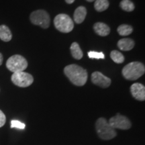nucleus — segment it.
<instances>
[{
    "instance_id": "20",
    "label": "nucleus",
    "mask_w": 145,
    "mask_h": 145,
    "mask_svg": "<svg viewBox=\"0 0 145 145\" xmlns=\"http://www.w3.org/2000/svg\"><path fill=\"white\" fill-rule=\"evenodd\" d=\"M88 56L90 59H104L105 58V55L103 52H96V51H89L88 52Z\"/></svg>"
},
{
    "instance_id": "13",
    "label": "nucleus",
    "mask_w": 145,
    "mask_h": 145,
    "mask_svg": "<svg viewBox=\"0 0 145 145\" xmlns=\"http://www.w3.org/2000/svg\"><path fill=\"white\" fill-rule=\"evenodd\" d=\"M87 16V10L85 7L79 6L74 12L73 19L75 23L81 24L86 19Z\"/></svg>"
},
{
    "instance_id": "1",
    "label": "nucleus",
    "mask_w": 145,
    "mask_h": 145,
    "mask_svg": "<svg viewBox=\"0 0 145 145\" xmlns=\"http://www.w3.org/2000/svg\"><path fill=\"white\" fill-rule=\"evenodd\" d=\"M65 75L72 84L77 86H83L88 81L87 71L77 65H69L64 69Z\"/></svg>"
},
{
    "instance_id": "15",
    "label": "nucleus",
    "mask_w": 145,
    "mask_h": 145,
    "mask_svg": "<svg viewBox=\"0 0 145 145\" xmlns=\"http://www.w3.org/2000/svg\"><path fill=\"white\" fill-rule=\"evenodd\" d=\"M71 52L72 57L77 60L81 59L83 56L82 50L81 49L79 44L75 42H72L71 44Z\"/></svg>"
},
{
    "instance_id": "23",
    "label": "nucleus",
    "mask_w": 145,
    "mask_h": 145,
    "mask_svg": "<svg viewBox=\"0 0 145 145\" xmlns=\"http://www.w3.org/2000/svg\"><path fill=\"white\" fill-rule=\"evenodd\" d=\"M2 63H3V55L0 52V66L2 65Z\"/></svg>"
},
{
    "instance_id": "4",
    "label": "nucleus",
    "mask_w": 145,
    "mask_h": 145,
    "mask_svg": "<svg viewBox=\"0 0 145 145\" xmlns=\"http://www.w3.org/2000/svg\"><path fill=\"white\" fill-rule=\"evenodd\" d=\"M54 25L59 31L63 33H69L74 28L72 20L65 14H58L54 19Z\"/></svg>"
},
{
    "instance_id": "14",
    "label": "nucleus",
    "mask_w": 145,
    "mask_h": 145,
    "mask_svg": "<svg viewBox=\"0 0 145 145\" xmlns=\"http://www.w3.org/2000/svg\"><path fill=\"white\" fill-rule=\"evenodd\" d=\"M12 39V34L10 28L5 25L0 26V39L4 42H9Z\"/></svg>"
},
{
    "instance_id": "5",
    "label": "nucleus",
    "mask_w": 145,
    "mask_h": 145,
    "mask_svg": "<svg viewBox=\"0 0 145 145\" xmlns=\"http://www.w3.org/2000/svg\"><path fill=\"white\" fill-rule=\"evenodd\" d=\"M28 61L22 56L15 54L8 59L6 67L9 71L12 72L24 71L28 67Z\"/></svg>"
},
{
    "instance_id": "19",
    "label": "nucleus",
    "mask_w": 145,
    "mask_h": 145,
    "mask_svg": "<svg viewBox=\"0 0 145 145\" xmlns=\"http://www.w3.org/2000/svg\"><path fill=\"white\" fill-rule=\"evenodd\" d=\"M120 6L121 9L128 12H132L135 9V4L130 0H122L120 3Z\"/></svg>"
},
{
    "instance_id": "9",
    "label": "nucleus",
    "mask_w": 145,
    "mask_h": 145,
    "mask_svg": "<svg viewBox=\"0 0 145 145\" xmlns=\"http://www.w3.org/2000/svg\"><path fill=\"white\" fill-rule=\"evenodd\" d=\"M91 81L95 86L102 88H107L111 84L112 81L110 78L106 77L99 71H95L91 75Z\"/></svg>"
},
{
    "instance_id": "25",
    "label": "nucleus",
    "mask_w": 145,
    "mask_h": 145,
    "mask_svg": "<svg viewBox=\"0 0 145 145\" xmlns=\"http://www.w3.org/2000/svg\"><path fill=\"white\" fill-rule=\"evenodd\" d=\"M86 1H89V2H93V1H95V0H86Z\"/></svg>"
},
{
    "instance_id": "3",
    "label": "nucleus",
    "mask_w": 145,
    "mask_h": 145,
    "mask_svg": "<svg viewBox=\"0 0 145 145\" xmlns=\"http://www.w3.org/2000/svg\"><path fill=\"white\" fill-rule=\"evenodd\" d=\"M144 65L140 62H131L123 68L122 73L123 77L127 80L135 81L144 74Z\"/></svg>"
},
{
    "instance_id": "17",
    "label": "nucleus",
    "mask_w": 145,
    "mask_h": 145,
    "mask_svg": "<svg viewBox=\"0 0 145 145\" xmlns=\"http://www.w3.org/2000/svg\"><path fill=\"white\" fill-rule=\"evenodd\" d=\"M117 31L118 33L120 36H128L130 34H132V32H133V28L130 25L122 24L118 26V28L117 29Z\"/></svg>"
},
{
    "instance_id": "12",
    "label": "nucleus",
    "mask_w": 145,
    "mask_h": 145,
    "mask_svg": "<svg viewBox=\"0 0 145 145\" xmlns=\"http://www.w3.org/2000/svg\"><path fill=\"white\" fill-rule=\"evenodd\" d=\"M118 47L123 51H129L135 47V41L131 39H122L118 42Z\"/></svg>"
},
{
    "instance_id": "24",
    "label": "nucleus",
    "mask_w": 145,
    "mask_h": 145,
    "mask_svg": "<svg viewBox=\"0 0 145 145\" xmlns=\"http://www.w3.org/2000/svg\"><path fill=\"white\" fill-rule=\"evenodd\" d=\"M75 0H65V1H66L67 3H68V4H71L75 1Z\"/></svg>"
},
{
    "instance_id": "7",
    "label": "nucleus",
    "mask_w": 145,
    "mask_h": 145,
    "mask_svg": "<svg viewBox=\"0 0 145 145\" xmlns=\"http://www.w3.org/2000/svg\"><path fill=\"white\" fill-rule=\"evenodd\" d=\"M14 85L20 88H27L34 82V77L28 72L20 71L14 72L11 77Z\"/></svg>"
},
{
    "instance_id": "11",
    "label": "nucleus",
    "mask_w": 145,
    "mask_h": 145,
    "mask_svg": "<svg viewBox=\"0 0 145 145\" xmlns=\"http://www.w3.org/2000/svg\"><path fill=\"white\" fill-rule=\"evenodd\" d=\"M93 30L97 35L106 36L110 33V28L108 25L103 22H97L93 25Z\"/></svg>"
},
{
    "instance_id": "8",
    "label": "nucleus",
    "mask_w": 145,
    "mask_h": 145,
    "mask_svg": "<svg viewBox=\"0 0 145 145\" xmlns=\"http://www.w3.org/2000/svg\"><path fill=\"white\" fill-rule=\"evenodd\" d=\"M109 124L114 129L128 130L131 128L132 124L129 119L126 116L121 115L119 113L112 117L109 120Z\"/></svg>"
},
{
    "instance_id": "22",
    "label": "nucleus",
    "mask_w": 145,
    "mask_h": 145,
    "mask_svg": "<svg viewBox=\"0 0 145 145\" xmlns=\"http://www.w3.org/2000/svg\"><path fill=\"white\" fill-rule=\"evenodd\" d=\"M5 122H6V117H5V115L4 113L0 110V128L4 126L5 124Z\"/></svg>"
},
{
    "instance_id": "2",
    "label": "nucleus",
    "mask_w": 145,
    "mask_h": 145,
    "mask_svg": "<svg viewBox=\"0 0 145 145\" xmlns=\"http://www.w3.org/2000/svg\"><path fill=\"white\" fill-rule=\"evenodd\" d=\"M95 130L97 135L101 140H110L117 136V132L110 126L104 118H99L95 122Z\"/></svg>"
},
{
    "instance_id": "21",
    "label": "nucleus",
    "mask_w": 145,
    "mask_h": 145,
    "mask_svg": "<svg viewBox=\"0 0 145 145\" xmlns=\"http://www.w3.org/2000/svg\"><path fill=\"white\" fill-rule=\"evenodd\" d=\"M25 127H26V125L24 123L20 122L18 120H12L11 122V128H18V129H24Z\"/></svg>"
},
{
    "instance_id": "6",
    "label": "nucleus",
    "mask_w": 145,
    "mask_h": 145,
    "mask_svg": "<svg viewBox=\"0 0 145 145\" xmlns=\"http://www.w3.org/2000/svg\"><path fill=\"white\" fill-rule=\"evenodd\" d=\"M30 22L34 25L46 29L50 26V18L49 14L44 10H38L32 12L30 16Z\"/></svg>"
},
{
    "instance_id": "16",
    "label": "nucleus",
    "mask_w": 145,
    "mask_h": 145,
    "mask_svg": "<svg viewBox=\"0 0 145 145\" xmlns=\"http://www.w3.org/2000/svg\"><path fill=\"white\" fill-rule=\"evenodd\" d=\"M110 3L108 0H95L94 3V8L99 12H104L109 8Z\"/></svg>"
},
{
    "instance_id": "10",
    "label": "nucleus",
    "mask_w": 145,
    "mask_h": 145,
    "mask_svg": "<svg viewBox=\"0 0 145 145\" xmlns=\"http://www.w3.org/2000/svg\"><path fill=\"white\" fill-rule=\"evenodd\" d=\"M130 92L134 98L138 101L145 100V87L139 83H135L130 87Z\"/></svg>"
},
{
    "instance_id": "18",
    "label": "nucleus",
    "mask_w": 145,
    "mask_h": 145,
    "mask_svg": "<svg viewBox=\"0 0 145 145\" xmlns=\"http://www.w3.org/2000/svg\"><path fill=\"white\" fill-rule=\"evenodd\" d=\"M110 57L112 59V61L114 63H118V64H120V63H124L125 58L124 55L121 53L120 52H119L118 50H112L110 53Z\"/></svg>"
}]
</instances>
